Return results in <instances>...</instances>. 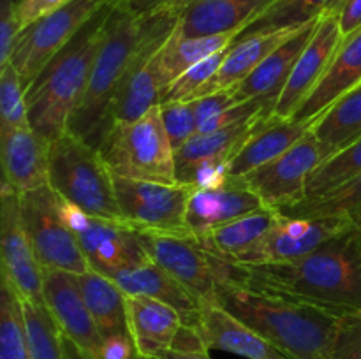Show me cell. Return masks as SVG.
Listing matches in <instances>:
<instances>
[{
  "instance_id": "cell-1",
  "label": "cell",
  "mask_w": 361,
  "mask_h": 359,
  "mask_svg": "<svg viewBox=\"0 0 361 359\" xmlns=\"http://www.w3.org/2000/svg\"><path fill=\"white\" fill-rule=\"evenodd\" d=\"M219 280L275 292L344 313L361 310V229L353 222L314 252L288 263L243 264L219 257Z\"/></svg>"
},
{
  "instance_id": "cell-2",
  "label": "cell",
  "mask_w": 361,
  "mask_h": 359,
  "mask_svg": "<svg viewBox=\"0 0 361 359\" xmlns=\"http://www.w3.org/2000/svg\"><path fill=\"white\" fill-rule=\"evenodd\" d=\"M217 303L291 359H331L341 313L221 278Z\"/></svg>"
},
{
  "instance_id": "cell-3",
  "label": "cell",
  "mask_w": 361,
  "mask_h": 359,
  "mask_svg": "<svg viewBox=\"0 0 361 359\" xmlns=\"http://www.w3.org/2000/svg\"><path fill=\"white\" fill-rule=\"evenodd\" d=\"M113 9L115 2L109 0L25 92L30 127L49 143L66 132L87 92Z\"/></svg>"
},
{
  "instance_id": "cell-4",
  "label": "cell",
  "mask_w": 361,
  "mask_h": 359,
  "mask_svg": "<svg viewBox=\"0 0 361 359\" xmlns=\"http://www.w3.org/2000/svg\"><path fill=\"white\" fill-rule=\"evenodd\" d=\"M169 11L171 9L140 18L115 6L88 80L87 92L69 120V132L97 148L109 106L120 83L145 42L157 30Z\"/></svg>"
},
{
  "instance_id": "cell-5",
  "label": "cell",
  "mask_w": 361,
  "mask_h": 359,
  "mask_svg": "<svg viewBox=\"0 0 361 359\" xmlns=\"http://www.w3.org/2000/svg\"><path fill=\"white\" fill-rule=\"evenodd\" d=\"M49 187L60 199L92 217L126 224L113 172L97 148L69 130L49 144Z\"/></svg>"
},
{
  "instance_id": "cell-6",
  "label": "cell",
  "mask_w": 361,
  "mask_h": 359,
  "mask_svg": "<svg viewBox=\"0 0 361 359\" xmlns=\"http://www.w3.org/2000/svg\"><path fill=\"white\" fill-rule=\"evenodd\" d=\"M97 150L109 171L120 178L178 182L175 148L162 125L159 106L134 122L109 127Z\"/></svg>"
},
{
  "instance_id": "cell-7",
  "label": "cell",
  "mask_w": 361,
  "mask_h": 359,
  "mask_svg": "<svg viewBox=\"0 0 361 359\" xmlns=\"http://www.w3.org/2000/svg\"><path fill=\"white\" fill-rule=\"evenodd\" d=\"M108 2L109 0H73L20 32L9 63L20 74L25 92Z\"/></svg>"
},
{
  "instance_id": "cell-8",
  "label": "cell",
  "mask_w": 361,
  "mask_h": 359,
  "mask_svg": "<svg viewBox=\"0 0 361 359\" xmlns=\"http://www.w3.org/2000/svg\"><path fill=\"white\" fill-rule=\"evenodd\" d=\"M23 225L42 267L81 275L90 270L76 234L59 210V196L51 187L20 194Z\"/></svg>"
},
{
  "instance_id": "cell-9",
  "label": "cell",
  "mask_w": 361,
  "mask_h": 359,
  "mask_svg": "<svg viewBox=\"0 0 361 359\" xmlns=\"http://www.w3.org/2000/svg\"><path fill=\"white\" fill-rule=\"evenodd\" d=\"M116 203L127 225L136 231L192 234L187 227V206L197 187L190 183H159L113 175Z\"/></svg>"
},
{
  "instance_id": "cell-10",
  "label": "cell",
  "mask_w": 361,
  "mask_h": 359,
  "mask_svg": "<svg viewBox=\"0 0 361 359\" xmlns=\"http://www.w3.org/2000/svg\"><path fill=\"white\" fill-rule=\"evenodd\" d=\"M152 263L171 275L201 303H217L219 260L194 234L136 231Z\"/></svg>"
},
{
  "instance_id": "cell-11",
  "label": "cell",
  "mask_w": 361,
  "mask_h": 359,
  "mask_svg": "<svg viewBox=\"0 0 361 359\" xmlns=\"http://www.w3.org/2000/svg\"><path fill=\"white\" fill-rule=\"evenodd\" d=\"M180 14L182 13L176 9L169 11L162 23L157 27V30L148 37L134 62L130 63L129 70H127L126 77L120 83L111 106H109L104 129H102V137L108 132L109 127L116 125V123L134 122L154 108L161 106L164 84H162L161 73H159V55H161V48L166 39L171 35V32L178 25Z\"/></svg>"
},
{
  "instance_id": "cell-12",
  "label": "cell",
  "mask_w": 361,
  "mask_h": 359,
  "mask_svg": "<svg viewBox=\"0 0 361 359\" xmlns=\"http://www.w3.org/2000/svg\"><path fill=\"white\" fill-rule=\"evenodd\" d=\"M59 210L71 231L76 234L88 264L101 273L126 270L147 263L136 229L123 222L92 217L59 197Z\"/></svg>"
},
{
  "instance_id": "cell-13",
  "label": "cell",
  "mask_w": 361,
  "mask_h": 359,
  "mask_svg": "<svg viewBox=\"0 0 361 359\" xmlns=\"http://www.w3.org/2000/svg\"><path fill=\"white\" fill-rule=\"evenodd\" d=\"M323 160V148L309 130L281 157L240 180L259 197L264 206L284 211L307 199L310 175Z\"/></svg>"
},
{
  "instance_id": "cell-14",
  "label": "cell",
  "mask_w": 361,
  "mask_h": 359,
  "mask_svg": "<svg viewBox=\"0 0 361 359\" xmlns=\"http://www.w3.org/2000/svg\"><path fill=\"white\" fill-rule=\"evenodd\" d=\"M351 224V218L344 217L307 218L281 213L270 231L252 248L240 257L228 260L243 264H267L300 259L319 248L334 236L341 234Z\"/></svg>"
},
{
  "instance_id": "cell-15",
  "label": "cell",
  "mask_w": 361,
  "mask_h": 359,
  "mask_svg": "<svg viewBox=\"0 0 361 359\" xmlns=\"http://www.w3.org/2000/svg\"><path fill=\"white\" fill-rule=\"evenodd\" d=\"M0 253L2 277L9 280L21 299L44 303L42 266L23 225L20 194L2 183L0 194Z\"/></svg>"
},
{
  "instance_id": "cell-16",
  "label": "cell",
  "mask_w": 361,
  "mask_h": 359,
  "mask_svg": "<svg viewBox=\"0 0 361 359\" xmlns=\"http://www.w3.org/2000/svg\"><path fill=\"white\" fill-rule=\"evenodd\" d=\"M342 41H344V35L341 32L337 14H326L321 18L312 39L300 55L281 95L275 101L271 115L279 118H293L300 106L321 83Z\"/></svg>"
},
{
  "instance_id": "cell-17",
  "label": "cell",
  "mask_w": 361,
  "mask_h": 359,
  "mask_svg": "<svg viewBox=\"0 0 361 359\" xmlns=\"http://www.w3.org/2000/svg\"><path fill=\"white\" fill-rule=\"evenodd\" d=\"M42 296L62 334L87 352L99 358L102 336L88 310L78 275L53 267H42Z\"/></svg>"
},
{
  "instance_id": "cell-18",
  "label": "cell",
  "mask_w": 361,
  "mask_h": 359,
  "mask_svg": "<svg viewBox=\"0 0 361 359\" xmlns=\"http://www.w3.org/2000/svg\"><path fill=\"white\" fill-rule=\"evenodd\" d=\"M49 141L32 127H0V160L4 182L18 194L49 185Z\"/></svg>"
},
{
  "instance_id": "cell-19",
  "label": "cell",
  "mask_w": 361,
  "mask_h": 359,
  "mask_svg": "<svg viewBox=\"0 0 361 359\" xmlns=\"http://www.w3.org/2000/svg\"><path fill=\"white\" fill-rule=\"evenodd\" d=\"M264 204L240 178H228L219 187L196 189L187 206V227L196 238L208 231L261 210Z\"/></svg>"
},
{
  "instance_id": "cell-20",
  "label": "cell",
  "mask_w": 361,
  "mask_h": 359,
  "mask_svg": "<svg viewBox=\"0 0 361 359\" xmlns=\"http://www.w3.org/2000/svg\"><path fill=\"white\" fill-rule=\"evenodd\" d=\"M196 327L208 348L245 359H291L219 303H203Z\"/></svg>"
},
{
  "instance_id": "cell-21",
  "label": "cell",
  "mask_w": 361,
  "mask_h": 359,
  "mask_svg": "<svg viewBox=\"0 0 361 359\" xmlns=\"http://www.w3.org/2000/svg\"><path fill=\"white\" fill-rule=\"evenodd\" d=\"M277 0H194L180 14L176 30L182 37L242 34Z\"/></svg>"
},
{
  "instance_id": "cell-22",
  "label": "cell",
  "mask_w": 361,
  "mask_h": 359,
  "mask_svg": "<svg viewBox=\"0 0 361 359\" xmlns=\"http://www.w3.org/2000/svg\"><path fill=\"white\" fill-rule=\"evenodd\" d=\"M127 324L141 358L157 359L173 347L183 319L173 306L148 296L126 294Z\"/></svg>"
},
{
  "instance_id": "cell-23",
  "label": "cell",
  "mask_w": 361,
  "mask_h": 359,
  "mask_svg": "<svg viewBox=\"0 0 361 359\" xmlns=\"http://www.w3.org/2000/svg\"><path fill=\"white\" fill-rule=\"evenodd\" d=\"M361 84V28L345 37L321 83L305 99L293 120L310 123L319 118L335 101Z\"/></svg>"
},
{
  "instance_id": "cell-24",
  "label": "cell",
  "mask_w": 361,
  "mask_h": 359,
  "mask_svg": "<svg viewBox=\"0 0 361 359\" xmlns=\"http://www.w3.org/2000/svg\"><path fill=\"white\" fill-rule=\"evenodd\" d=\"M106 277L111 278L126 294L148 296V298L168 303L169 306L178 310L183 324L194 327L197 326L203 303L152 260L126 267V270L113 271Z\"/></svg>"
},
{
  "instance_id": "cell-25",
  "label": "cell",
  "mask_w": 361,
  "mask_h": 359,
  "mask_svg": "<svg viewBox=\"0 0 361 359\" xmlns=\"http://www.w3.org/2000/svg\"><path fill=\"white\" fill-rule=\"evenodd\" d=\"M319 20H312L302 25L288 41H284L277 49H274L242 83L233 87L240 101H252V99L277 101L293 67L296 65L300 55L312 39Z\"/></svg>"
},
{
  "instance_id": "cell-26",
  "label": "cell",
  "mask_w": 361,
  "mask_h": 359,
  "mask_svg": "<svg viewBox=\"0 0 361 359\" xmlns=\"http://www.w3.org/2000/svg\"><path fill=\"white\" fill-rule=\"evenodd\" d=\"M309 130L310 125L307 123L268 115L228 164L229 178H243L261 165L275 160L295 146Z\"/></svg>"
},
{
  "instance_id": "cell-27",
  "label": "cell",
  "mask_w": 361,
  "mask_h": 359,
  "mask_svg": "<svg viewBox=\"0 0 361 359\" xmlns=\"http://www.w3.org/2000/svg\"><path fill=\"white\" fill-rule=\"evenodd\" d=\"M268 115H271V111H264L261 115L252 116V118L226 127V129L196 134L189 143H185L180 150L175 151L176 178L180 180L192 165H196L201 160H207V158L229 164L236 151L245 144V141L252 136L257 125Z\"/></svg>"
},
{
  "instance_id": "cell-28",
  "label": "cell",
  "mask_w": 361,
  "mask_h": 359,
  "mask_svg": "<svg viewBox=\"0 0 361 359\" xmlns=\"http://www.w3.org/2000/svg\"><path fill=\"white\" fill-rule=\"evenodd\" d=\"M298 28L300 27L275 32H257V34L236 39L228 48L221 70L212 83L210 94L224 90V88H233L242 83L274 49H277L282 42L288 41Z\"/></svg>"
},
{
  "instance_id": "cell-29",
  "label": "cell",
  "mask_w": 361,
  "mask_h": 359,
  "mask_svg": "<svg viewBox=\"0 0 361 359\" xmlns=\"http://www.w3.org/2000/svg\"><path fill=\"white\" fill-rule=\"evenodd\" d=\"M238 35L240 32H226V34L200 35V37H182L175 27L171 35L162 44L159 55V73L164 88L201 60L228 49L238 39Z\"/></svg>"
},
{
  "instance_id": "cell-30",
  "label": "cell",
  "mask_w": 361,
  "mask_h": 359,
  "mask_svg": "<svg viewBox=\"0 0 361 359\" xmlns=\"http://www.w3.org/2000/svg\"><path fill=\"white\" fill-rule=\"evenodd\" d=\"M78 278H80L85 301L97 324L101 336L129 333L126 292L111 278L94 267L78 275Z\"/></svg>"
},
{
  "instance_id": "cell-31",
  "label": "cell",
  "mask_w": 361,
  "mask_h": 359,
  "mask_svg": "<svg viewBox=\"0 0 361 359\" xmlns=\"http://www.w3.org/2000/svg\"><path fill=\"white\" fill-rule=\"evenodd\" d=\"M310 132L323 148L324 158L344 150L361 137V84L335 101L319 118L310 123Z\"/></svg>"
},
{
  "instance_id": "cell-32",
  "label": "cell",
  "mask_w": 361,
  "mask_h": 359,
  "mask_svg": "<svg viewBox=\"0 0 361 359\" xmlns=\"http://www.w3.org/2000/svg\"><path fill=\"white\" fill-rule=\"evenodd\" d=\"M281 211L271 208H261V210L247 213L236 220L228 222L224 225L208 231L203 238H197L210 252L224 259H235L252 248L264 234L277 222Z\"/></svg>"
},
{
  "instance_id": "cell-33",
  "label": "cell",
  "mask_w": 361,
  "mask_h": 359,
  "mask_svg": "<svg viewBox=\"0 0 361 359\" xmlns=\"http://www.w3.org/2000/svg\"><path fill=\"white\" fill-rule=\"evenodd\" d=\"M344 0H277L270 9L264 11L256 21L249 25L238 37L257 34V32H275L284 28H296L312 20L337 14Z\"/></svg>"
},
{
  "instance_id": "cell-34",
  "label": "cell",
  "mask_w": 361,
  "mask_h": 359,
  "mask_svg": "<svg viewBox=\"0 0 361 359\" xmlns=\"http://www.w3.org/2000/svg\"><path fill=\"white\" fill-rule=\"evenodd\" d=\"M20 301L30 359H66L62 331L44 303L21 298Z\"/></svg>"
},
{
  "instance_id": "cell-35",
  "label": "cell",
  "mask_w": 361,
  "mask_h": 359,
  "mask_svg": "<svg viewBox=\"0 0 361 359\" xmlns=\"http://www.w3.org/2000/svg\"><path fill=\"white\" fill-rule=\"evenodd\" d=\"M361 175V137L324 158L307 183V199H317L341 189ZM305 199V201H307Z\"/></svg>"
},
{
  "instance_id": "cell-36",
  "label": "cell",
  "mask_w": 361,
  "mask_h": 359,
  "mask_svg": "<svg viewBox=\"0 0 361 359\" xmlns=\"http://www.w3.org/2000/svg\"><path fill=\"white\" fill-rule=\"evenodd\" d=\"M0 359H30L20 296L0 277Z\"/></svg>"
},
{
  "instance_id": "cell-37",
  "label": "cell",
  "mask_w": 361,
  "mask_h": 359,
  "mask_svg": "<svg viewBox=\"0 0 361 359\" xmlns=\"http://www.w3.org/2000/svg\"><path fill=\"white\" fill-rule=\"evenodd\" d=\"M361 211V175L351 180L341 189L326 194L317 199H307L281 213L289 217H307V218H323V217H344L353 218Z\"/></svg>"
},
{
  "instance_id": "cell-38",
  "label": "cell",
  "mask_w": 361,
  "mask_h": 359,
  "mask_svg": "<svg viewBox=\"0 0 361 359\" xmlns=\"http://www.w3.org/2000/svg\"><path fill=\"white\" fill-rule=\"evenodd\" d=\"M226 53H228V49L215 53V55L208 56V58L201 60L200 63L187 69L182 76L176 77L173 83H169L164 88L162 102L196 101V99H201L210 94L212 83H214L219 70H221Z\"/></svg>"
},
{
  "instance_id": "cell-39",
  "label": "cell",
  "mask_w": 361,
  "mask_h": 359,
  "mask_svg": "<svg viewBox=\"0 0 361 359\" xmlns=\"http://www.w3.org/2000/svg\"><path fill=\"white\" fill-rule=\"evenodd\" d=\"M0 127H30L23 81L11 63L0 67Z\"/></svg>"
},
{
  "instance_id": "cell-40",
  "label": "cell",
  "mask_w": 361,
  "mask_h": 359,
  "mask_svg": "<svg viewBox=\"0 0 361 359\" xmlns=\"http://www.w3.org/2000/svg\"><path fill=\"white\" fill-rule=\"evenodd\" d=\"M161 109L162 125L168 132L173 148L180 150L185 143H189L197 134L200 123L196 115V101H175L162 102Z\"/></svg>"
},
{
  "instance_id": "cell-41",
  "label": "cell",
  "mask_w": 361,
  "mask_h": 359,
  "mask_svg": "<svg viewBox=\"0 0 361 359\" xmlns=\"http://www.w3.org/2000/svg\"><path fill=\"white\" fill-rule=\"evenodd\" d=\"M331 359H361V310L341 317Z\"/></svg>"
},
{
  "instance_id": "cell-42",
  "label": "cell",
  "mask_w": 361,
  "mask_h": 359,
  "mask_svg": "<svg viewBox=\"0 0 361 359\" xmlns=\"http://www.w3.org/2000/svg\"><path fill=\"white\" fill-rule=\"evenodd\" d=\"M157 359H212L210 348L201 338L200 331L194 326L183 324L176 334V340L171 348L162 352Z\"/></svg>"
},
{
  "instance_id": "cell-43",
  "label": "cell",
  "mask_w": 361,
  "mask_h": 359,
  "mask_svg": "<svg viewBox=\"0 0 361 359\" xmlns=\"http://www.w3.org/2000/svg\"><path fill=\"white\" fill-rule=\"evenodd\" d=\"M18 0H0V67L9 63L21 27L16 11Z\"/></svg>"
},
{
  "instance_id": "cell-44",
  "label": "cell",
  "mask_w": 361,
  "mask_h": 359,
  "mask_svg": "<svg viewBox=\"0 0 361 359\" xmlns=\"http://www.w3.org/2000/svg\"><path fill=\"white\" fill-rule=\"evenodd\" d=\"M71 2L73 0H18L16 11L21 30L37 21L39 18L46 16V14L53 13V11L60 9Z\"/></svg>"
},
{
  "instance_id": "cell-45",
  "label": "cell",
  "mask_w": 361,
  "mask_h": 359,
  "mask_svg": "<svg viewBox=\"0 0 361 359\" xmlns=\"http://www.w3.org/2000/svg\"><path fill=\"white\" fill-rule=\"evenodd\" d=\"M97 359H141V355L130 333H120L102 338Z\"/></svg>"
},
{
  "instance_id": "cell-46",
  "label": "cell",
  "mask_w": 361,
  "mask_h": 359,
  "mask_svg": "<svg viewBox=\"0 0 361 359\" xmlns=\"http://www.w3.org/2000/svg\"><path fill=\"white\" fill-rule=\"evenodd\" d=\"M116 7L134 14V16H152L168 9L182 13V0H113Z\"/></svg>"
},
{
  "instance_id": "cell-47",
  "label": "cell",
  "mask_w": 361,
  "mask_h": 359,
  "mask_svg": "<svg viewBox=\"0 0 361 359\" xmlns=\"http://www.w3.org/2000/svg\"><path fill=\"white\" fill-rule=\"evenodd\" d=\"M342 35L349 37L361 28V0H344L337 13Z\"/></svg>"
},
{
  "instance_id": "cell-48",
  "label": "cell",
  "mask_w": 361,
  "mask_h": 359,
  "mask_svg": "<svg viewBox=\"0 0 361 359\" xmlns=\"http://www.w3.org/2000/svg\"><path fill=\"white\" fill-rule=\"evenodd\" d=\"M62 345H63V354L66 359H92L90 355L85 351H81L74 341H71L66 334H62Z\"/></svg>"
},
{
  "instance_id": "cell-49",
  "label": "cell",
  "mask_w": 361,
  "mask_h": 359,
  "mask_svg": "<svg viewBox=\"0 0 361 359\" xmlns=\"http://www.w3.org/2000/svg\"><path fill=\"white\" fill-rule=\"evenodd\" d=\"M351 220H353V222H355V224H356V225H358V227L361 229V211H360V213H358V215H356V217H353V218H351Z\"/></svg>"
},
{
  "instance_id": "cell-50",
  "label": "cell",
  "mask_w": 361,
  "mask_h": 359,
  "mask_svg": "<svg viewBox=\"0 0 361 359\" xmlns=\"http://www.w3.org/2000/svg\"><path fill=\"white\" fill-rule=\"evenodd\" d=\"M190 2H194V0H182V9H185Z\"/></svg>"
},
{
  "instance_id": "cell-51",
  "label": "cell",
  "mask_w": 361,
  "mask_h": 359,
  "mask_svg": "<svg viewBox=\"0 0 361 359\" xmlns=\"http://www.w3.org/2000/svg\"><path fill=\"white\" fill-rule=\"evenodd\" d=\"M141 359H147V358H141Z\"/></svg>"
}]
</instances>
